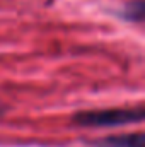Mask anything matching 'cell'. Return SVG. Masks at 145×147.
Masks as SVG:
<instances>
[{
	"label": "cell",
	"instance_id": "obj_1",
	"mask_svg": "<svg viewBox=\"0 0 145 147\" xmlns=\"http://www.w3.org/2000/svg\"><path fill=\"white\" fill-rule=\"evenodd\" d=\"M145 118L142 106L137 108H108V110L79 111L72 116V123L82 128H109L140 123Z\"/></svg>",
	"mask_w": 145,
	"mask_h": 147
},
{
	"label": "cell",
	"instance_id": "obj_2",
	"mask_svg": "<svg viewBox=\"0 0 145 147\" xmlns=\"http://www.w3.org/2000/svg\"><path fill=\"white\" fill-rule=\"evenodd\" d=\"M92 147H145V139L142 132L109 135L92 142Z\"/></svg>",
	"mask_w": 145,
	"mask_h": 147
},
{
	"label": "cell",
	"instance_id": "obj_3",
	"mask_svg": "<svg viewBox=\"0 0 145 147\" xmlns=\"http://www.w3.org/2000/svg\"><path fill=\"white\" fill-rule=\"evenodd\" d=\"M121 17L128 22L140 24L145 17V0H130L121 9Z\"/></svg>",
	"mask_w": 145,
	"mask_h": 147
}]
</instances>
